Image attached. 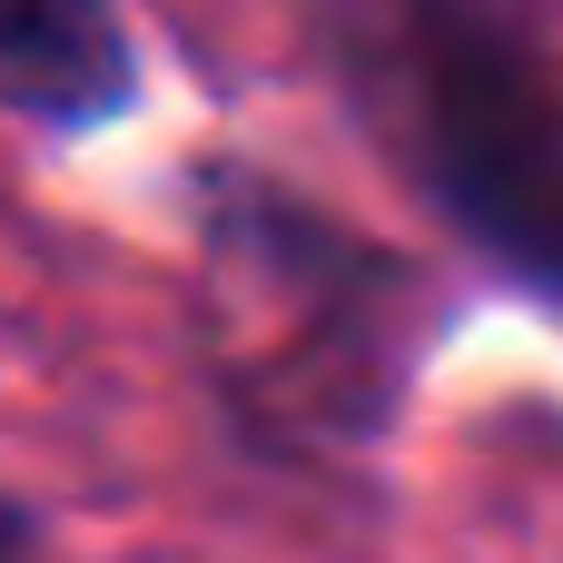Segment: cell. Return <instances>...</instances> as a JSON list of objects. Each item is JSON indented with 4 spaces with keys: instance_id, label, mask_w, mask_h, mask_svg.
<instances>
[{
    "instance_id": "cell-1",
    "label": "cell",
    "mask_w": 563,
    "mask_h": 563,
    "mask_svg": "<svg viewBox=\"0 0 563 563\" xmlns=\"http://www.w3.org/2000/svg\"><path fill=\"white\" fill-rule=\"evenodd\" d=\"M356 69L406 168L563 287V49L525 0H356Z\"/></svg>"
},
{
    "instance_id": "cell-2",
    "label": "cell",
    "mask_w": 563,
    "mask_h": 563,
    "mask_svg": "<svg viewBox=\"0 0 563 563\" xmlns=\"http://www.w3.org/2000/svg\"><path fill=\"white\" fill-rule=\"evenodd\" d=\"M208 336L238 406L287 445H346L396 386V277L277 198L238 208L208 247Z\"/></svg>"
},
{
    "instance_id": "cell-3",
    "label": "cell",
    "mask_w": 563,
    "mask_h": 563,
    "mask_svg": "<svg viewBox=\"0 0 563 563\" xmlns=\"http://www.w3.org/2000/svg\"><path fill=\"white\" fill-rule=\"evenodd\" d=\"M129 99V30L109 0H0V109L79 129Z\"/></svg>"
}]
</instances>
